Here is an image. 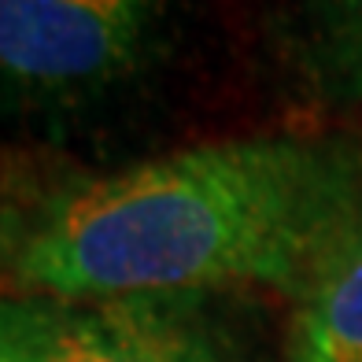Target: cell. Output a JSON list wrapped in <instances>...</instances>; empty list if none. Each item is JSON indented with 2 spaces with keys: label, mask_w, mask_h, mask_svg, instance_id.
I'll return each mask as SVG.
<instances>
[{
  "label": "cell",
  "mask_w": 362,
  "mask_h": 362,
  "mask_svg": "<svg viewBox=\"0 0 362 362\" xmlns=\"http://www.w3.org/2000/svg\"><path fill=\"white\" fill-rule=\"evenodd\" d=\"M159 23L163 0H0V93L93 100L144 67Z\"/></svg>",
  "instance_id": "cell-2"
},
{
  "label": "cell",
  "mask_w": 362,
  "mask_h": 362,
  "mask_svg": "<svg viewBox=\"0 0 362 362\" xmlns=\"http://www.w3.org/2000/svg\"><path fill=\"white\" fill-rule=\"evenodd\" d=\"M358 204L362 163L337 144H200L52 192L4 244V281L52 303L240 285L296 296Z\"/></svg>",
  "instance_id": "cell-1"
},
{
  "label": "cell",
  "mask_w": 362,
  "mask_h": 362,
  "mask_svg": "<svg viewBox=\"0 0 362 362\" xmlns=\"http://www.w3.org/2000/svg\"><path fill=\"white\" fill-rule=\"evenodd\" d=\"M0 362H26L19 340H15L11 325H8V315H4V303H0Z\"/></svg>",
  "instance_id": "cell-6"
},
{
  "label": "cell",
  "mask_w": 362,
  "mask_h": 362,
  "mask_svg": "<svg viewBox=\"0 0 362 362\" xmlns=\"http://www.w3.org/2000/svg\"><path fill=\"white\" fill-rule=\"evenodd\" d=\"M315 19L329 74L362 100V0H315Z\"/></svg>",
  "instance_id": "cell-5"
},
{
  "label": "cell",
  "mask_w": 362,
  "mask_h": 362,
  "mask_svg": "<svg viewBox=\"0 0 362 362\" xmlns=\"http://www.w3.org/2000/svg\"><path fill=\"white\" fill-rule=\"evenodd\" d=\"M292 303L288 362H362V204L322 248Z\"/></svg>",
  "instance_id": "cell-4"
},
{
  "label": "cell",
  "mask_w": 362,
  "mask_h": 362,
  "mask_svg": "<svg viewBox=\"0 0 362 362\" xmlns=\"http://www.w3.org/2000/svg\"><path fill=\"white\" fill-rule=\"evenodd\" d=\"M26 362H233L185 296H122L100 303H4Z\"/></svg>",
  "instance_id": "cell-3"
},
{
  "label": "cell",
  "mask_w": 362,
  "mask_h": 362,
  "mask_svg": "<svg viewBox=\"0 0 362 362\" xmlns=\"http://www.w3.org/2000/svg\"><path fill=\"white\" fill-rule=\"evenodd\" d=\"M0 277H4V252H0Z\"/></svg>",
  "instance_id": "cell-7"
}]
</instances>
